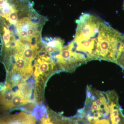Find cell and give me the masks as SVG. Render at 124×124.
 Returning <instances> with one entry per match:
<instances>
[{"mask_svg": "<svg viewBox=\"0 0 124 124\" xmlns=\"http://www.w3.org/2000/svg\"><path fill=\"white\" fill-rule=\"evenodd\" d=\"M64 43V41L60 38L48 39V42L45 46L46 50L50 54L58 53L63 47Z\"/></svg>", "mask_w": 124, "mask_h": 124, "instance_id": "8992f818", "label": "cell"}, {"mask_svg": "<svg viewBox=\"0 0 124 124\" xmlns=\"http://www.w3.org/2000/svg\"><path fill=\"white\" fill-rule=\"evenodd\" d=\"M53 57L60 71L69 72L88 62L84 55L76 50L72 41Z\"/></svg>", "mask_w": 124, "mask_h": 124, "instance_id": "277c9868", "label": "cell"}, {"mask_svg": "<svg viewBox=\"0 0 124 124\" xmlns=\"http://www.w3.org/2000/svg\"><path fill=\"white\" fill-rule=\"evenodd\" d=\"M89 124H110L109 120L107 119L93 120L90 122Z\"/></svg>", "mask_w": 124, "mask_h": 124, "instance_id": "ba28073f", "label": "cell"}, {"mask_svg": "<svg viewBox=\"0 0 124 124\" xmlns=\"http://www.w3.org/2000/svg\"><path fill=\"white\" fill-rule=\"evenodd\" d=\"M123 8H124V4H123Z\"/></svg>", "mask_w": 124, "mask_h": 124, "instance_id": "9c48e42d", "label": "cell"}, {"mask_svg": "<svg viewBox=\"0 0 124 124\" xmlns=\"http://www.w3.org/2000/svg\"><path fill=\"white\" fill-rule=\"evenodd\" d=\"M109 112L107 100L103 93L87 86L84 107L78 111L79 117H85L90 122L100 117H107Z\"/></svg>", "mask_w": 124, "mask_h": 124, "instance_id": "7a4b0ae2", "label": "cell"}, {"mask_svg": "<svg viewBox=\"0 0 124 124\" xmlns=\"http://www.w3.org/2000/svg\"><path fill=\"white\" fill-rule=\"evenodd\" d=\"M29 102V101L23 96L19 92L15 94L11 103L9 105L8 110L24 105Z\"/></svg>", "mask_w": 124, "mask_h": 124, "instance_id": "52a82bcc", "label": "cell"}, {"mask_svg": "<svg viewBox=\"0 0 124 124\" xmlns=\"http://www.w3.org/2000/svg\"><path fill=\"white\" fill-rule=\"evenodd\" d=\"M103 21L89 13H82L76 21L77 28L73 41L78 42L96 38Z\"/></svg>", "mask_w": 124, "mask_h": 124, "instance_id": "3957f363", "label": "cell"}, {"mask_svg": "<svg viewBox=\"0 0 124 124\" xmlns=\"http://www.w3.org/2000/svg\"><path fill=\"white\" fill-rule=\"evenodd\" d=\"M0 124H36V119L32 115L21 112L15 115L0 117Z\"/></svg>", "mask_w": 124, "mask_h": 124, "instance_id": "5b68a950", "label": "cell"}, {"mask_svg": "<svg viewBox=\"0 0 124 124\" xmlns=\"http://www.w3.org/2000/svg\"><path fill=\"white\" fill-rule=\"evenodd\" d=\"M124 34L103 22L97 36L98 60L116 63V58L120 43Z\"/></svg>", "mask_w": 124, "mask_h": 124, "instance_id": "6da1fadb", "label": "cell"}]
</instances>
